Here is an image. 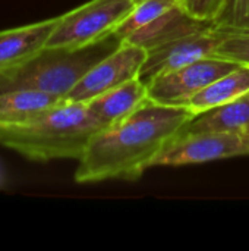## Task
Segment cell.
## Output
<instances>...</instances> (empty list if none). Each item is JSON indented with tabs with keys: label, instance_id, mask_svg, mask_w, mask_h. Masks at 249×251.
<instances>
[{
	"label": "cell",
	"instance_id": "1",
	"mask_svg": "<svg viewBox=\"0 0 249 251\" xmlns=\"http://www.w3.org/2000/svg\"><path fill=\"white\" fill-rule=\"evenodd\" d=\"M194 118L186 106H164L148 100L126 119L92 137L78 160L75 182L136 181Z\"/></svg>",
	"mask_w": 249,
	"mask_h": 251
},
{
	"label": "cell",
	"instance_id": "19",
	"mask_svg": "<svg viewBox=\"0 0 249 251\" xmlns=\"http://www.w3.org/2000/svg\"><path fill=\"white\" fill-rule=\"evenodd\" d=\"M132 1H135V3H139V1H142V0H132Z\"/></svg>",
	"mask_w": 249,
	"mask_h": 251
},
{
	"label": "cell",
	"instance_id": "11",
	"mask_svg": "<svg viewBox=\"0 0 249 251\" xmlns=\"http://www.w3.org/2000/svg\"><path fill=\"white\" fill-rule=\"evenodd\" d=\"M147 101H148L147 84L139 76H136L95 97L87 104L91 113L104 126H112L126 119L129 115H132Z\"/></svg>",
	"mask_w": 249,
	"mask_h": 251
},
{
	"label": "cell",
	"instance_id": "6",
	"mask_svg": "<svg viewBox=\"0 0 249 251\" xmlns=\"http://www.w3.org/2000/svg\"><path fill=\"white\" fill-rule=\"evenodd\" d=\"M249 156V135L233 132H181L156 159L154 166H183Z\"/></svg>",
	"mask_w": 249,
	"mask_h": 251
},
{
	"label": "cell",
	"instance_id": "3",
	"mask_svg": "<svg viewBox=\"0 0 249 251\" xmlns=\"http://www.w3.org/2000/svg\"><path fill=\"white\" fill-rule=\"evenodd\" d=\"M120 44L122 41L112 34L79 49L44 47L29 60L0 71V93L32 88L65 99L92 66Z\"/></svg>",
	"mask_w": 249,
	"mask_h": 251
},
{
	"label": "cell",
	"instance_id": "12",
	"mask_svg": "<svg viewBox=\"0 0 249 251\" xmlns=\"http://www.w3.org/2000/svg\"><path fill=\"white\" fill-rule=\"evenodd\" d=\"M185 131L249 135V94L197 115Z\"/></svg>",
	"mask_w": 249,
	"mask_h": 251
},
{
	"label": "cell",
	"instance_id": "18",
	"mask_svg": "<svg viewBox=\"0 0 249 251\" xmlns=\"http://www.w3.org/2000/svg\"><path fill=\"white\" fill-rule=\"evenodd\" d=\"M227 0H179V4L194 18L214 22Z\"/></svg>",
	"mask_w": 249,
	"mask_h": 251
},
{
	"label": "cell",
	"instance_id": "14",
	"mask_svg": "<svg viewBox=\"0 0 249 251\" xmlns=\"http://www.w3.org/2000/svg\"><path fill=\"white\" fill-rule=\"evenodd\" d=\"M62 100V97L32 88L3 91L0 93V125L22 124Z\"/></svg>",
	"mask_w": 249,
	"mask_h": 251
},
{
	"label": "cell",
	"instance_id": "16",
	"mask_svg": "<svg viewBox=\"0 0 249 251\" xmlns=\"http://www.w3.org/2000/svg\"><path fill=\"white\" fill-rule=\"evenodd\" d=\"M213 24L223 32H248L249 0H227Z\"/></svg>",
	"mask_w": 249,
	"mask_h": 251
},
{
	"label": "cell",
	"instance_id": "17",
	"mask_svg": "<svg viewBox=\"0 0 249 251\" xmlns=\"http://www.w3.org/2000/svg\"><path fill=\"white\" fill-rule=\"evenodd\" d=\"M213 56L227 59L239 65H249V31L225 32Z\"/></svg>",
	"mask_w": 249,
	"mask_h": 251
},
{
	"label": "cell",
	"instance_id": "13",
	"mask_svg": "<svg viewBox=\"0 0 249 251\" xmlns=\"http://www.w3.org/2000/svg\"><path fill=\"white\" fill-rule=\"evenodd\" d=\"M247 94H249V65H239L236 69L220 76L200 91L186 103V107L197 116Z\"/></svg>",
	"mask_w": 249,
	"mask_h": 251
},
{
	"label": "cell",
	"instance_id": "8",
	"mask_svg": "<svg viewBox=\"0 0 249 251\" xmlns=\"http://www.w3.org/2000/svg\"><path fill=\"white\" fill-rule=\"evenodd\" d=\"M223 35V31L211 26L150 50L141 68L139 78L148 82L158 75L179 69L198 59L213 56Z\"/></svg>",
	"mask_w": 249,
	"mask_h": 251
},
{
	"label": "cell",
	"instance_id": "9",
	"mask_svg": "<svg viewBox=\"0 0 249 251\" xmlns=\"http://www.w3.org/2000/svg\"><path fill=\"white\" fill-rule=\"evenodd\" d=\"M214 26L213 22L201 21L191 16L179 3L166 10L144 28L131 34L122 43H131L145 49L147 51L157 49L163 44L175 41L178 38L204 31Z\"/></svg>",
	"mask_w": 249,
	"mask_h": 251
},
{
	"label": "cell",
	"instance_id": "10",
	"mask_svg": "<svg viewBox=\"0 0 249 251\" xmlns=\"http://www.w3.org/2000/svg\"><path fill=\"white\" fill-rule=\"evenodd\" d=\"M60 16L0 31V71L18 66L40 53L53 34Z\"/></svg>",
	"mask_w": 249,
	"mask_h": 251
},
{
	"label": "cell",
	"instance_id": "5",
	"mask_svg": "<svg viewBox=\"0 0 249 251\" xmlns=\"http://www.w3.org/2000/svg\"><path fill=\"white\" fill-rule=\"evenodd\" d=\"M238 66L239 63L217 56L198 59L145 82L148 100L164 106H186L200 91Z\"/></svg>",
	"mask_w": 249,
	"mask_h": 251
},
{
	"label": "cell",
	"instance_id": "7",
	"mask_svg": "<svg viewBox=\"0 0 249 251\" xmlns=\"http://www.w3.org/2000/svg\"><path fill=\"white\" fill-rule=\"evenodd\" d=\"M148 51L131 43H122L114 51L92 66L65 97L70 101L88 103L95 97L139 76Z\"/></svg>",
	"mask_w": 249,
	"mask_h": 251
},
{
	"label": "cell",
	"instance_id": "15",
	"mask_svg": "<svg viewBox=\"0 0 249 251\" xmlns=\"http://www.w3.org/2000/svg\"><path fill=\"white\" fill-rule=\"evenodd\" d=\"M178 3L179 0H142L136 3L126 19L117 25V28L113 31V35L120 41H125L131 34L144 28Z\"/></svg>",
	"mask_w": 249,
	"mask_h": 251
},
{
	"label": "cell",
	"instance_id": "4",
	"mask_svg": "<svg viewBox=\"0 0 249 251\" xmlns=\"http://www.w3.org/2000/svg\"><path fill=\"white\" fill-rule=\"evenodd\" d=\"M132 0H91L60 15L45 47L79 49L97 43L120 25L135 7Z\"/></svg>",
	"mask_w": 249,
	"mask_h": 251
},
{
	"label": "cell",
	"instance_id": "2",
	"mask_svg": "<svg viewBox=\"0 0 249 251\" xmlns=\"http://www.w3.org/2000/svg\"><path fill=\"white\" fill-rule=\"evenodd\" d=\"M104 128L87 103L63 99L22 124L0 125V146L32 162L79 160Z\"/></svg>",
	"mask_w": 249,
	"mask_h": 251
}]
</instances>
